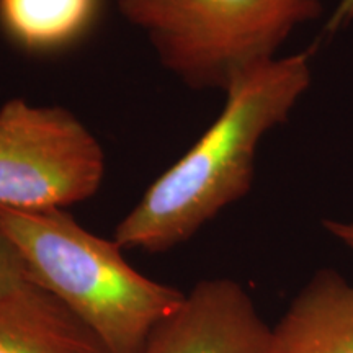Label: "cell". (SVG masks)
Segmentation results:
<instances>
[{
  "mask_svg": "<svg viewBox=\"0 0 353 353\" xmlns=\"http://www.w3.org/2000/svg\"><path fill=\"white\" fill-rule=\"evenodd\" d=\"M32 283L33 280L19 249L0 228V298L10 296Z\"/></svg>",
  "mask_w": 353,
  "mask_h": 353,
  "instance_id": "cell-9",
  "label": "cell"
},
{
  "mask_svg": "<svg viewBox=\"0 0 353 353\" xmlns=\"http://www.w3.org/2000/svg\"><path fill=\"white\" fill-rule=\"evenodd\" d=\"M353 25V0H339L324 21L322 34L332 38Z\"/></svg>",
  "mask_w": 353,
  "mask_h": 353,
  "instance_id": "cell-10",
  "label": "cell"
},
{
  "mask_svg": "<svg viewBox=\"0 0 353 353\" xmlns=\"http://www.w3.org/2000/svg\"><path fill=\"white\" fill-rule=\"evenodd\" d=\"M0 228L41 286L94 332L110 353H141L185 293L144 276L113 239L82 228L65 210L0 206Z\"/></svg>",
  "mask_w": 353,
  "mask_h": 353,
  "instance_id": "cell-2",
  "label": "cell"
},
{
  "mask_svg": "<svg viewBox=\"0 0 353 353\" xmlns=\"http://www.w3.org/2000/svg\"><path fill=\"white\" fill-rule=\"evenodd\" d=\"M0 353H110L70 309L38 285L0 298Z\"/></svg>",
  "mask_w": 353,
  "mask_h": 353,
  "instance_id": "cell-7",
  "label": "cell"
},
{
  "mask_svg": "<svg viewBox=\"0 0 353 353\" xmlns=\"http://www.w3.org/2000/svg\"><path fill=\"white\" fill-rule=\"evenodd\" d=\"M312 77L306 50L276 57L229 87L218 118L149 185L114 228L113 241L123 250L167 252L249 195L260 144L288 121Z\"/></svg>",
  "mask_w": 353,
  "mask_h": 353,
  "instance_id": "cell-1",
  "label": "cell"
},
{
  "mask_svg": "<svg viewBox=\"0 0 353 353\" xmlns=\"http://www.w3.org/2000/svg\"><path fill=\"white\" fill-rule=\"evenodd\" d=\"M141 353H275L273 327L244 286L213 278L198 281L185 294Z\"/></svg>",
  "mask_w": 353,
  "mask_h": 353,
  "instance_id": "cell-5",
  "label": "cell"
},
{
  "mask_svg": "<svg viewBox=\"0 0 353 353\" xmlns=\"http://www.w3.org/2000/svg\"><path fill=\"white\" fill-rule=\"evenodd\" d=\"M329 236L341 242L353 257V221L343 219H324L322 223Z\"/></svg>",
  "mask_w": 353,
  "mask_h": 353,
  "instance_id": "cell-11",
  "label": "cell"
},
{
  "mask_svg": "<svg viewBox=\"0 0 353 353\" xmlns=\"http://www.w3.org/2000/svg\"><path fill=\"white\" fill-rule=\"evenodd\" d=\"M101 0H0V28L30 54H54L90 33Z\"/></svg>",
  "mask_w": 353,
  "mask_h": 353,
  "instance_id": "cell-8",
  "label": "cell"
},
{
  "mask_svg": "<svg viewBox=\"0 0 353 353\" xmlns=\"http://www.w3.org/2000/svg\"><path fill=\"white\" fill-rule=\"evenodd\" d=\"M105 169L100 141L70 110L23 99L0 107V206L64 210L94 196Z\"/></svg>",
  "mask_w": 353,
  "mask_h": 353,
  "instance_id": "cell-4",
  "label": "cell"
},
{
  "mask_svg": "<svg viewBox=\"0 0 353 353\" xmlns=\"http://www.w3.org/2000/svg\"><path fill=\"white\" fill-rule=\"evenodd\" d=\"M118 10L183 85L224 94L280 57L291 34L324 7L322 0H118Z\"/></svg>",
  "mask_w": 353,
  "mask_h": 353,
  "instance_id": "cell-3",
  "label": "cell"
},
{
  "mask_svg": "<svg viewBox=\"0 0 353 353\" xmlns=\"http://www.w3.org/2000/svg\"><path fill=\"white\" fill-rule=\"evenodd\" d=\"M275 353H353V285L317 270L273 327Z\"/></svg>",
  "mask_w": 353,
  "mask_h": 353,
  "instance_id": "cell-6",
  "label": "cell"
}]
</instances>
